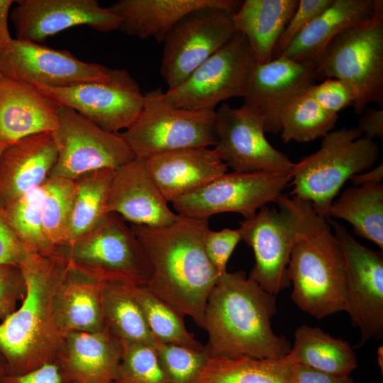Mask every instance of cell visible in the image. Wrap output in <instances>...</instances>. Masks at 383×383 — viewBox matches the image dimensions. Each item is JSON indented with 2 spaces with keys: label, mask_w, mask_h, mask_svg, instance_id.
I'll list each match as a JSON object with an SVG mask.
<instances>
[{
  "label": "cell",
  "mask_w": 383,
  "mask_h": 383,
  "mask_svg": "<svg viewBox=\"0 0 383 383\" xmlns=\"http://www.w3.org/2000/svg\"><path fill=\"white\" fill-rule=\"evenodd\" d=\"M7 374V369L6 362L0 353V377H2Z\"/></svg>",
  "instance_id": "f907efd6"
},
{
  "label": "cell",
  "mask_w": 383,
  "mask_h": 383,
  "mask_svg": "<svg viewBox=\"0 0 383 383\" xmlns=\"http://www.w3.org/2000/svg\"><path fill=\"white\" fill-rule=\"evenodd\" d=\"M43 201L40 186L11 202L4 211L11 227L30 252L49 254L55 249L44 233Z\"/></svg>",
  "instance_id": "d590c367"
},
{
  "label": "cell",
  "mask_w": 383,
  "mask_h": 383,
  "mask_svg": "<svg viewBox=\"0 0 383 383\" xmlns=\"http://www.w3.org/2000/svg\"><path fill=\"white\" fill-rule=\"evenodd\" d=\"M343 254L346 269V311L360 329L363 346L383 336V257L358 243L339 222L327 220Z\"/></svg>",
  "instance_id": "5bb4252c"
},
{
  "label": "cell",
  "mask_w": 383,
  "mask_h": 383,
  "mask_svg": "<svg viewBox=\"0 0 383 383\" xmlns=\"http://www.w3.org/2000/svg\"><path fill=\"white\" fill-rule=\"evenodd\" d=\"M383 179V165L381 163L377 167L366 172H361L353 175L349 179L355 187L381 183Z\"/></svg>",
  "instance_id": "681fc988"
},
{
  "label": "cell",
  "mask_w": 383,
  "mask_h": 383,
  "mask_svg": "<svg viewBox=\"0 0 383 383\" xmlns=\"http://www.w3.org/2000/svg\"><path fill=\"white\" fill-rule=\"evenodd\" d=\"M57 106L76 111L101 128L118 133L138 118L144 94L125 70H110L104 79L67 87L33 85Z\"/></svg>",
  "instance_id": "8fae6325"
},
{
  "label": "cell",
  "mask_w": 383,
  "mask_h": 383,
  "mask_svg": "<svg viewBox=\"0 0 383 383\" xmlns=\"http://www.w3.org/2000/svg\"><path fill=\"white\" fill-rule=\"evenodd\" d=\"M357 128L364 137L374 140L383 138V110L367 107L361 113Z\"/></svg>",
  "instance_id": "7dc6e473"
},
{
  "label": "cell",
  "mask_w": 383,
  "mask_h": 383,
  "mask_svg": "<svg viewBox=\"0 0 383 383\" xmlns=\"http://www.w3.org/2000/svg\"><path fill=\"white\" fill-rule=\"evenodd\" d=\"M292 177V173L226 172L171 204L177 214L189 218L208 220L233 212L248 219L267 204L276 202Z\"/></svg>",
  "instance_id": "7c38bea8"
},
{
  "label": "cell",
  "mask_w": 383,
  "mask_h": 383,
  "mask_svg": "<svg viewBox=\"0 0 383 383\" xmlns=\"http://www.w3.org/2000/svg\"><path fill=\"white\" fill-rule=\"evenodd\" d=\"M123 349L106 327L95 333L70 332L55 363L65 383H113Z\"/></svg>",
  "instance_id": "44dd1931"
},
{
  "label": "cell",
  "mask_w": 383,
  "mask_h": 383,
  "mask_svg": "<svg viewBox=\"0 0 383 383\" xmlns=\"http://www.w3.org/2000/svg\"><path fill=\"white\" fill-rule=\"evenodd\" d=\"M6 383H65L55 363H47L20 375L3 377Z\"/></svg>",
  "instance_id": "bcb514c9"
},
{
  "label": "cell",
  "mask_w": 383,
  "mask_h": 383,
  "mask_svg": "<svg viewBox=\"0 0 383 383\" xmlns=\"http://www.w3.org/2000/svg\"><path fill=\"white\" fill-rule=\"evenodd\" d=\"M113 171L101 169L86 173L74 180L75 197L64 245L87 234L107 213L106 200Z\"/></svg>",
  "instance_id": "d6a6232c"
},
{
  "label": "cell",
  "mask_w": 383,
  "mask_h": 383,
  "mask_svg": "<svg viewBox=\"0 0 383 383\" xmlns=\"http://www.w3.org/2000/svg\"><path fill=\"white\" fill-rule=\"evenodd\" d=\"M168 203L150 173L146 158L135 157L114 170L107 213H116L133 225L162 227L178 216Z\"/></svg>",
  "instance_id": "d6986e66"
},
{
  "label": "cell",
  "mask_w": 383,
  "mask_h": 383,
  "mask_svg": "<svg viewBox=\"0 0 383 383\" xmlns=\"http://www.w3.org/2000/svg\"><path fill=\"white\" fill-rule=\"evenodd\" d=\"M42 187L43 230L55 250L65 243L75 197V182L49 176Z\"/></svg>",
  "instance_id": "8d00e7d4"
},
{
  "label": "cell",
  "mask_w": 383,
  "mask_h": 383,
  "mask_svg": "<svg viewBox=\"0 0 383 383\" xmlns=\"http://www.w3.org/2000/svg\"><path fill=\"white\" fill-rule=\"evenodd\" d=\"M155 349L168 383H199L208 350L157 341Z\"/></svg>",
  "instance_id": "74e56055"
},
{
  "label": "cell",
  "mask_w": 383,
  "mask_h": 383,
  "mask_svg": "<svg viewBox=\"0 0 383 383\" xmlns=\"http://www.w3.org/2000/svg\"><path fill=\"white\" fill-rule=\"evenodd\" d=\"M128 282L106 279L102 288L105 327L123 345L155 346L157 340L151 333Z\"/></svg>",
  "instance_id": "f546056e"
},
{
  "label": "cell",
  "mask_w": 383,
  "mask_h": 383,
  "mask_svg": "<svg viewBox=\"0 0 383 383\" xmlns=\"http://www.w3.org/2000/svg\"><path fill=\"white\" fill-rule=\"evenodd\" d=\"M265 118L250 106L223 104L215 111V148L226 166L238 172L292 173L286 155L267 140Z\"/></svg>",
  "instance_id": "4fadbf2b"
},
{
  "label": "cell",
  "mask_w": 383,
  "mask_h": 383,
  "mask_svg": "<svg viewBox=\"0 0 383 383\" xmlns=\"http://www.w3.org/2000/svg\"><path fill=\"white\" fill-rule=\"evenodd\" d=\"M238 0H118L108 9L120 21L119 30L128 35L163 43L172 29L193 11L216 8L235 12Z\"/></svg>",
  "instance_id": "7402d4cb"
},
{
  "label": "cell",
  "mask_w": 383,
  "mask_h": 383,
  "mask_svg": "<svg viewBox=\"0 0 383 383\" xmlns=\"http://www.w3.org/2000/svg\"><path fill=\"white\" fill-rule=\"evenodd\" d=\"M19 268L26 296L20 308L0 323V353L9 375L55 363L67 335L58 314V296L70 262L56 252H30Z\"/></svg>",
  "instance_id": "7a4b0ae2"
},
{
  "label": "cell",
  "mask_w": 383,
  "mask_h": 383,
  "mask_svg": "<svg viewBox=\"0 0 383 383\" xmlns=\"http://www.w3.org/2000/svg\"><path fill=\"white\" fill-rule=\"evenodd\" d=\"M30 252L18 238L0 208V266L19 267Z\"/></svg>",
  "instance_id": "ee69618b"
},
{
  "label": "cell",
  "mask_w": 383,
  "mask_h": 383,
  "mask_svg": "<svg viewBox=\"0 0 383 383\" xmlns=\"http://www.w3.org/2000/svg\"><path fill=\"white\" fill-rule=\"evenodd\" d=\"M288 355L294 363L335 376H348L357 367L356 355L348 341L307 325L296 330Z\"/></svg>",
  "instance_id": "f1b7e54d"
},
{
  "label": "cell",
  "mask_w": 383,
  "mask_h": 383,
  "mask_svg": "<svg viewBox=\"0 0 383 383\" xmlns=\"http://www.w3.org/2000/svg\"><path fill=\"white\" fill-rule=\"evenodd\" d=\"M306 91L294 97L281 112L284 143L308 142L323 138L335 126L338 113L323 109Z\"/></svg>",
  "instance_id": "836d02e7"
},
{
  "label": "cell",
  "mask_w": 383,
  "mask_h": 383,
  "mask_svg": "<svg viewBox=\"0 0 383 383\" xmlns=\"http://www.w3.org/2000/svg\"><path fill=\"white\" fill-rule=\"evenodd\" d=\"M291 360L209 357L199 383H290Z\"/></svg>",
  "instance_id": "1f68e13d"
},
{
  "label": "cell",
  "mask_w": 383,
  "mask_h": 383,
  "mask_svg": "<svg viewBox=\"0 0 383 383\" xmlns=\"http://www.w3.org/2000/svg\"><path fill=\"white\" fill-rule=\"evenodd\" d=\"M373 1L372 17L338 34L315 69L316 79L335 77L353 87L357 114L370 103L383 105V1Z\"/></svg>",
  "instance_id": "8992f818"
},
{
  "label": "cell",
  "mask_w": 383,
  "mask_h": 383,
  "mask_svg": "<svg viewBox=\"0 0 383 383\" xmlns=\"http://www.w3.org/2000/svg\"><path fill=\"white\" fill-rule=\"evenodd\" d=\"M235 12L207 8L182 19L163 41L160 73L168 87L182 83L236 33Z\"/></svg>",
  "instance_id": "9a60e30c"
},
{
  "label": "cell",
  "mask_w": 383,
  "mask_h": 383,
  "mask_svg": "<svg viewBox=\"0 0 383 383\" xmlns=\"http://www.w3.org/2000/svg\"><path fill=\"white\" fill-rule=\"evenodd\" d=\"M373 0H333L281 54L292 60L316 65L329 43L340 33L370 19Z\"/></svg>",
  "instance_id": "484cf974"
},
{
  "label": "cell",
  "mask_w": 383,
  "mask_h": 383,
  "mask_svg": "<svg viewBox=\"0 0 383 383\" xmlns=\"http://www.w3.org/2000/svg\"><path fill=\"white\" fill-rule=\"evenodd\" d=\"M12 144V143H11ZM11 144L5 143H0V157L3 152L5 150V149Z\"/></svg>",
  "instance_id": "816d5d0a"
},
{
  "label": "cell",
  "mask_w": 383,
  "mask_h": 383,
  "mask_svg": "<svg viewBox=\"0 0 383 383\" xmlns=\"http://www.w3.org/2000/svg\"><path fill=\"white\" fill-rule=\"evenodd\" d=\"M209 228L207 219L180 215L165 226H131L150 266L145 286L202 328L209 295L221 276L204 249Z\"/></svg>",
  "instance_id": "6da1fadb"
},
{
  "label": "cell",
  "mask_w": 383,
  "mask_h": 383,
  "mask_svg": "<svg viewBox=\"0 0 383 383\" xmlns=\"http://www.w3.org/2000/svg\"><path fill=\"white\" fill-rule=\"evenodd\" d=\"M316 65L298 62L284 55L255 64L244 103L262 114L265 133L281 132L280 114L296 96L315 84Z\"/></svg>",
  "instance_id": "ffe728a7"
},
{
  "label": "cell",
  "mask_w": 383,
  "mask_h": 383,
  "mask_svg": "<svg viewBox=\"0 0 383 383\" xmlns=\"http://www.w3.org/2000/svg\"><path fill=\"white\" fill-rule=\"evenodd\" d=\"M332 2L333 0H299L294 13L276 43L273 59L280 56L292 40Z\"/></svg>",
  "instance_id": "60d3db41"
},
{
  "label": "cell",
  "mask_w": 383,
  "mask_h": 383,
  "mask_svg": "<svg viewBox=\"0 0 383 383\" xmlns=\"http://www.w3.org/2000/svg\"><path fill=\"white\" fill-rule=\"evenodd\" d=\"M132 289L149 330L157 341L199 350L204 348L187 331L184 317L172 306L146 286L133 285Z\"/></svg>",
  "instance_id": "e575fe53"
},
{
  "label": "cell",
  "mask_w": 383,
  "mask_h": 383,
  "mask_svg": "<svg viewBox=\"0 0 383 383\" xmlns=\"http://www.w3.org/2000/svg\"><path fill=\"white\" fill-rule=\"evenodd\" d=\"M110 69L84 62L65 50L12 39L0 50V75L32 85L67 87L106 78Z\"/></svg>",
  "instance_id": "e0dca14e"
},
{
  "label": "cell",
  "mask_w": 383,
  "mask_h": 383,
  "mask_svg": "<svg viewBox=\"0 0 383 383\" xmlns=\"http://www.w3.org/2000/svg\"><path fill=\"white\" fill-rule=\"evenodd\" d=\"M306 92L323 109L334 113L353 106L357 97L353 87L338 79H328L321 84H314Z\"/></svg>",
  "instance_id": "ab89813d"
},
{
  "label": "cell",
  "mask_w": 383,
  "mask_h": 383,
  "mask_svg": "<svg viewBox=\"0 0 383 383\" xmlns=\"http://www.w3.org/2000/svg\"><path fill=\"white\" fill-rule=\"evenodd\" d=\"M57 121L58 106L33 85L0 75V143L52 133Z\"/></svg>",
  "instance_id": "d4e9b609"
},
{
  "label": "cell",
  "mask_w": 383,
  "mask_h": 383,
  "mask_svg": "<svg viewBox=\"0 0 383 383\" xmlns=\"http://www.w3.org/2000/svg\"><path fill=\"white\" fill-rule=\"evenodd\" d=\"M123 348L113 383H168L155 346L131 344Z\"/></svg>",
  "instance_id": "f35d334b"
},
{
  "label": "cell",
  "mask_w": 383,
  "mask_h": 383,
  "mask_svg": "<svg viewBox=\"0 0 383 383\" xmlns=\"http://www.w3.org/2000/svg\"><path fill=\"white\" fill-rule=\"evenodd\" d=\"M146 160L152 179L170 203L200 189L228 171L217 151L209 147L162 152Z\"/></svg>",
  "instance_id": "cb8c5ba5"
},
{
  "label": "cell",
  "mask_w": 383,
  "mask_h": 383,
  "mask_svg": "<svg viewBox=\"0 0 383 383\" xmlns=\"http://www.w3.org/2000/svg\"><path fill=\"white\" fill-rule=\"evenodd\" d=\"M343 219L359 236L383 250V185L382 183L350 187L334 200L328 218Z\"/></svg>",
  "instance_id": "4dcf8cb0"
},
{
  "label": "cell",
  "mask_w": 383,
  "mask_h": 383,
  "mask_svg": "<svg viewBox=\"0 0 383 383\" xmlns=\"http://www.w3.org/2000/svg\"><path fill=\"white\" fill-rule=\"evenodd\" d=\"M57 158L50 132L23 138L9 145L0 157V208L42 186Z\"/></svg>",
  "instance_id": "603a6c76"
},
{
  "label": "cell",
  "mask_w": 383,
  "mask_h": 383,
  "mask_svg": "<svg viewBox=\"0 0 383 383\" xmlns=\"http://www.w3.org/2000/svg\"><path fill=\"white\" fill-rule=\"evenodd\" d=\"M160 88L144 94L135 121L119 133L135 157L148 158L176 150L215 145V111L170 105Z\"/></svg>",
  "instance_id": "52a82bcc"
},
{
  "label": "cell",
  "mask_w": 383,
  "mask_h": 383,
  "mask_svg": "<svg viewBox=\"0 0 383 383\" xmlns=\"http://www.w3.org/2000/svg\"><path fill=\"white\" fill-rule=\"evenodd\" d=\"M11 19L17 39L43 43L69 28L87 26L101 33L119 30L120 21L96 0H19Z\"/></svg>",
  "instance_id": "ac0fdd59"
},
{
  "label": "cell",
  "mask_w": 383,
  "mask_h": 383,
  "mask_svg": "<svg viewBox=\"0 0 383 383\" xmlns=\"http://www.w3.org/2000/svg\"><path fill=\"white\" fill-rule=\"evenodd\" d=\"M242 240L239 228L214 231L209 228L204 238L206 253L220 275L226 272L228 261L237 244Z\"/></svg>",
  "instance_id": "b9f144b4"
},
{
  "label": "cell",
  "mask_w": 383,
  "mask_h": 383,
  "mask_svg": "<svg viewBox=\"0 0 383 383\" xmlns=\"http://www.w3.org/2000/svg\"><path fill=\"white\" fill-rule=\"evenodd\" d=\"M55 251L74 266L108 279L145 286L150 277L140 243L116 213H106L87 234Z\"/></svg>",
  "instance_id": "ba28073f"
},
{
  "label": "cell",
  "mask_w": 383,
  "mask_h": 383,
  "mask_svg": "<svg viewBox=\"0 0 383 383\" xmlns=\"http://www.w3.org/2000/svg\"><path fill=\"white\" fill-rule=\"evenodd\" d=\"M255 64L246 38L236 32L182 83L165 91L164 98L174 107L214 111L224 100L245 96Z\"/></svg>",
  "instance_id": "9c48e42d"
},
{
  "label": "cell",
  "mask_w": 383,
  "mask_h": 383,
  "mask_svg": "<svg viewBox=\"0 0 383 383\" xmlns=\"http://www.w3.org/2000/svg\"><path fill=\"white\" fill-rule=\"evenodd\" d=\"M291 360V359H290ZM290 383H355L348 376H335L320 372L291 360Z\"/></svg>",
  "instance_id": "f6af8a7d"
},
{
  "label": "cell",
  "mask_w": 383,
  "mask_h": 383,
  "mask_svg": "<svg viewBox=\"0 0 383 383\" xmlns=\"http://www.w3.org/2000/svg\"><path fill=\"white\" fill-rule=\"evenodd\" d=\"M299 0H245L233 14L236 32L246 38L256 64L273 59L276 43Z\"/></svg>",
  "instance_id": "83f0119b"
},
{
  "label": "cell",
  "mask_w": 383,
  "mask_h": 383,
  "mask_svg": "<svg viewBox=\"0 0 383 383\" xmlns=\"http://www.w3.org/2000/svg\"><path fill=\"white\" fill-rule=\"evenodd\" d=\"M362 135L355 126L332 131L323 137L318 150L294 163L291 194L309 201L319 216L327 218L344 183L371 169L378 158L377 143Z\"/></svg>",
  "instance_id": "5b68a950"
},
{
  "label": "cell",
  "mask_w": 383,
  "mask_h": 383,
  "mask_svg": "<svg viewBox=\"0 0 383 383\" xmlns=\"http://www.w3.org/2000/svg\"><path fill=\"white\" fill-rule=\"evenodd\" d=\"M279 209L265 206L239 228L242 240L252 249L255 265L249 277L267 292L276 296L291 282L288 265L296 236V220L282 195Z\"/></svg>",
  "instance_id": "2e32d148"
},
{
  "label": "cell",
  "mask_w": 383,
  "mask_h": 383,
  "mask_svg": "<svg viewBox=\"0 0 383 383\" xmlns=\"http://www.w3.org/2000/svg\"><path fill=\"white\" fill-rule=\"evenodd\" d=\"M26 285L18 267L0 266V323L16 310L17 303L23 299Z\"/></svg>",
  "instance_id": "7bdbcfd3"
},
{
  "label": "cell",
  "mask_w": 383,
  "mask_h": 383,
  "mask_svg": "<svg viewBox=\"0 0 383 383\" xmlns=\"http://www.w3.org/2000/svg\"><path fill=\"white\" fill-rule=\"evenodd\" d=\"M275 296L243 271L225 272L212 288L205 308L204 327L209 357L279 359L291 345L272 330Z\"/></svg>",
  "instance_id": "3957f363"
},
{
  "label": "cell",
  "mask_w": 383,
  "mask_h": 383,
  "mask_svg": "<svg viewBox=\"0 0 383 383\" xmlns=\"http://www.w3.org/2000/svg\"><path fill=\"white\" fill-rule=\"evenodd\" d=\"M106 279L70 262L58 296V314L67 333H95L104 329L102 288Z\"/></svg>",
  "instance_id": "4316f807"
},
{
  "label": "cell",
  "mask_w": 383,
  "mask_h": 383,
  "mask_svg": "<svg viewBox=\"0 0 383 383\" xmlns=\"http://www.w3.org/2000/svg\"><path fill=\"white\" fill-rule=\"evenodd\" d=\"M14 2L13 0H0V50L6 47L13 39L9 33L8 19L9 11Z\"/></svg>",
  "instance_id": "c3c4849f"
},
{
  "label": "cell",
  "mask_w": 383,
  "mask_h": 383,
  "mask_svg": "<svg viewBox=\"0 0 383 383\" xmlns=\"http://www.w3.org/2000/svg\"><path fill=\"white\" fill-rule=\"evenodd\" d=\"M0 383H6L3 379V377H0Z\"/></svg>",
  "instance_id": "f5cc1de1"
},
{
  "label": "cell",
  "mask_w": 383,
  "mask_h": 383,
  "mask_svg": "<svg viewBox=\"0 0 383 383\" xmlns=\"http://www.w3.org/2000/svg\"><path fill=\"white\" fill-rule=\"evenodd\" d=\"M52 135L57 158L50 176L74 181L92 171L116 170L135 157L118 133L106 131L65 106H58Z\"/></svg>",
  "instance_id": "30bf717a"
},
{
  "label": "cell",
  "mask_w": 383,
  "mask_h": 383,
  "mask_svg": "<svg viewBox=\"0 0 383 383\" xmlns=\"http://www.w3.org/2000/svg\"><path fill=\"white\" fill-rule=\"evenodd\" d=\"M283 199L294 213L296 224L288 265L293 301L318 319L345 311V263L331 226L309 201L284 195Z\"/></svg>",
  "instance_id": "277c9868"
}]
</instances>
